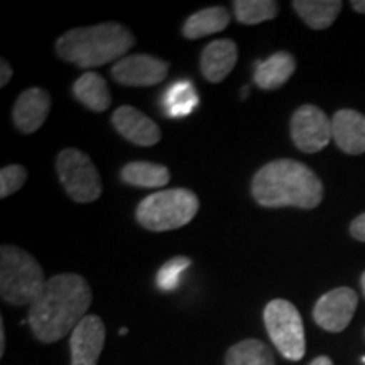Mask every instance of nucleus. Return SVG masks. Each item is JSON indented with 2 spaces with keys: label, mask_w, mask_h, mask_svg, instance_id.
Instances as JSON below:
<instances>
[{
  "label": "nucleus",
  "mask_w": 365,
  "mask_h": 365,
  "mask_svg": "<svg viewBox=\"0 0 365 365\" xmlns=\"http://www.w3.org/2000/svg\"><path fill=\"white\" fill-rule=\"evenodd\" d=\"M112 124L124 139L140 148H150L161 140V129L156 122L130 105H122L113 112Z\"/></svg>",
  "instance_id": "12"
},
{
  "label": "nucleus",
  "mask_w": 365,
  "mask_h": 365,
  "mask_svg": "<svg viewBox=\"0 0 365 365\" xmlns=\"http://www.w3.org/2000/svg\"><path fill=\"white\" fill-rule=\"evenodd\" d=\"M134 44V34L125 26L105 22L66 31L56 41V53L78 68H97L110 61H120Z\"/></svg>",
  "instance_id": "3"
},
{
  "label": "nucleus",
  "mask_w": 365,
  "mask_h": 365,
  "mask_svg": "<svg viewBox=\"0 0 365 365\" xmlns=\"http://www.w3.org/2000/svg\"><path fill=\"white\" fill-rule=\"evenodd\" d=\"M198 105V95L190 81H176L164 95V108L171 117H186Z\"/></svg>",
  "instance_id": "23"
},
{
  "label": "nucleus",
  "mask_w": 365,
  "mask_h": 365,
  "mask_svg": "<svg viewBox=\"0 0 365 365\" xmlns=\"http://www.w3.org/2000/svg\"><path fill=\"white\" fill-rule=\"evenodd\" d=\"M359 304V296L352 287H335L317 301L313 318L323 330L339 333L344 331L352 322Z\"/></svg>",
  "instance_id": "9"
},
{
  "label": "nucleus",
  "mask_w": 365,
  "mask_h": 365,
  "mask_svg": "<svg viewBox=\"0 0 365 365\" xmlns=\"http://www.w3.org/2000/svg\"><path fill=\"white\" fill-rule=\"evenodd\" d=\"M234 12L240 24L255 26L274 19L279 14V4L274 0H235Z\"/></svg>",
  "instance_id": "22"
},
{
  "label": "nucleus",
  "mask_w": 365,
  "mask_h": 365,
  "mask_svg": "<svg viewBox=\"0 0 365 365\" xmlns=\"http://www.w3.org/2000/svg\"><path fill=\"white\" fill-rule=\"evenodd\" d=\"M191 259L185 255H178L168 261L159 269L156 276V284L161 291H175L181 282V276L190 267Z\"/></svg>",
  "instance_id": "24"
},
{
  "label": "nucleus",
  "mask_w": 365,
  "mask_h": 365,
  "mask_svg": "<svg viewBox=\"0 0 365 365\" xmlns=\"http://www.w3.org/2000/svg\"><path fill=\"white\" fill-rule=\"evenodd\" d=\"M254 200L264 208H317L323 200V185L307 164L294 159H276L255 173Z\"/></svg>",
  "instance_id": "2"
},
{
  "label": "nucleus",
  "mask_w": 365,
  "mask_h": 365,
  "mask_svg": "<svg viewBox=\"0 0 365 365\" xmlns=\"http://www.w3.org/2000/svg\"><path fill=\"white\" fill-rule=\"evenodd\" d=\"M91 289L78 274H56L49 277L41 294L29 308L31 330L43 344H54L73 333L86 317Z\"/></svg>",
  "instance_id": "1"
},
{
  "label": "nucleus",
  "mask_w": 365,
  "mask_h": 365,
  "mask_svg": "<svg viewBox=\"0 0 365 365\" xmlns=\"http://www.w3.org/2000/svg\"><path fill=\"white\" fill-rule=\"evenodd\" d=\"M6 352V328H4V322H0V357H4Z\"/></svg>",
  "instance_id": "28"
},
{
  "label": "nucleus",
  "mask_w": 365,
  "mask_h": 365,
  "mask_svg": "<svg viewBox=\"0 0 365 365\" xmlns=\"http://www.w3.org/2000/svg\"><path fill=\"white\" fill-rule=\"evenodd\" d=\"M350 235H352L355 240L365 242V213L359 215L352 223H350Z\"/></svg>",
  "instance_id": "26"
},
{
  "label": "nucleus",
  "mask_w": 365,
  "mask_h": 365,
  "mask_svg": "<svg viewBox=\"0 0 365 365\" xmlns=\"http://www.w3.org/2000/svg\"><path fill=\"white\" fill-rule=\"evenodd\" d=\"M105 344V325L97 314H86L70 336L71 365H97Z\"/></svg>",
  "instance_id": "11"
},
{
  "label": "nucleus",
  "mask_w": 365,
  "mask_h": 365,
  "mask_svg": "<svg viewBox=\"0 0 365 365\" xmlns=\"http://www.w3.org/2000/svg\"><path fill=\"white\" fill-rule=\"evenodd\" d=\"M51 110V97L41 86H33L22 91L14 105V124L22 134H34L41 129Z\"/></svg>",
  "instance_id": "13"
},
{
  "label": "nucleus",
  "mask_w": 365,
  "mask_h": 365,
  "mask_svg": "<svg viewBox=\"0 0 365 365\" xmlns=\"http://www.w3.org/2000/svg\"><path fill=\"white\" fill-rule=\"evenodd\" d=\"M264 323L274 346L287 360L298 362L307 354L303 319L298 308L286 299H272L264 309Z\"/></svg>",
  "instance_id": "6"
},
{
  "label": "nucleus",
  "mask_w": 365,
  "mask_h": 365,
  "mask_svg": "<svg viewBox=\"0 0 365 365\" xmlns=\"http://www.w3.org/2000/svg\"><path fill=\"white\" fill-rule=\"evenodd\" d=\"M309 365H333V362H331V359H328V357H325V355H322V357L314 359Z\"/></svg>",
  "instance_id": "30"
},
{
  "label": "nucleus",
  "mask_w": 365,
  "mask_h": 365,
  "mask_svg": "<svg viewBox=\"0 0 365 365\" xmlns=\"http://www.w3.org/2000/svg\"><path fill=\"white\" fill-rule=\"evenodd\" d=\"M39 262L16 245H2L0 249V296L14 307L33 304L46 284Z\"/></svg>",
  "instance_id": "4"
},
{
  "label": "nucleus",
  "mask_w": 365,
  "mask_h": 365,
  "mask_svg": "<svg viewBox=\"0 0 365 365\" xmlns=\"http://www.w3.org/2000/svg\"><path fill=\"white\" fill-rule=\"evenodd\" d=\"M170 65L150 54H127L112 66V78L124 86H154L166 80Z\"/></svg>",
  "instance_id": "10"
},
{
  "label": "nucleus",
  "mask_w": 365,
  "mask_h": 365,
  "mask_svg": "<svg viewBox=\"0 0 365 365\" xmlns=\"http://www.w3.org/2000/svg\"><path fill=\"white\" fill-rule=\"evenodd\" d=\"M331 135L335 144L350 154L359 156L365 153V115L357 110L344 108L331 118Z\"/></svg>",
  "instance_id": "14"
},
{
  "label": "nucleus",
  "mask_w": 365,
  "mask_h": 365,
  "mask_svg": "<svg viewBox=\"0 0 365 365\" xmlns=\"http://www.w3.org/2000/svg\"><path fill=\"white\" fill-rule=\"evenodd\" d=\"M362 362H364V364H365V357H364V359H362Z\"/></svg>",
  "instance_id": "32"
},
{
  "label": "nucleus",
  "mask_w": 365,
  "mask_h": 365,
  "mask_svg": "<svg viewBox=\"0 0 365 365\" xmlns=\"http://www.w3.org/2000/svg\"><path fill=\"white\" fill-rule=\"evenodd\" d=\"M237 58H239V49H237L234 41L217 39L212 41L203 49L202 59H200V68H202L203 76L208 81L220 83L234 70Z\"/></svg>",
  "instance_id": "15"
},
{
  "label": "nucleus",
  "mask_w": 365,
  "mask_h": 365,
  "mask_svg": "<svg viewBox=\"0 0 365 365\" xmlns=\"http://www.w3.org/2000/svg\"><path fill=\"white\" fill-rule=\"evenodd\" d=\"M27 181V171L21 164H11L0 171V198H7L19 191Z\"/></svg>",
  "instance_id": "25"
},
{
  "label": "nucleus",
  "mask_w": 365,
  "mask_h": 365,
  "mask_svg": "<svg viewBox=\"0 0 365 365\" xmlns=\"http://www.w3.org/2000/svg\"><path fill=\"white\" fill-rule=\"evenodd\" d=\"M296 59L291 53L279 51L264 59L255 68L254 81L262 90H277L293 76Z\"/></svg>",
  "instance_id": "16"
},
{
  "label": "nucleus",
  "mask_w": 365,
  "mask_h": 365,
  "mask_svg": "<svg viewBox=\"0 0 365 365\" xmlns=\"http://www.w3.org/2000/svg\"><path fill=\"white\" fill-rule=\"evenodd\" d=\"M360 284H362V289H364V293H365V272L362 274V277H360Z\"/></svg>",
  "instance_id": "31"
},
{
  "label": "nucleus",
  "mask_w": 365,
  "mask_h": 365,
  "mask_svg": "<svg viewBox=\"0 0 365 365\" xmlns=\"http://www.w3.org/2000/svg\"><path fill=\"white\" fill-rule=\"evenodd\" d=\"M294 11L312 29H327L344 7L340 0H294Z\"/></svg>",
  "instance_id": "20"
},
{
  "label": "nucleus",
  "mask_w": 365,
  "mask_h": 365,
  "mask_svg": "<svg viewBox=\"0 0 365 365\" xmlns=\"http://www.w3.org/2000/svg\"><path fill=\"white\" fill-rule=\"evenodd\" d=\"M350 6H352L355 12L365 14V0H352V2H350Z\"/></svg>",
  "instance_id": "29"
},
{
  "label": "nucleus",
  "mask_w": 365,
  "mask_h": 365,
  "mask_svg": "<svg viewBox=\"0 0 365 365\" xmlns=\"http://www.w3.org/2000/svg\"><path fill=\"white\" fill-rule=\"evenodd\" d=\"M120 180L137 188H163L171 180L166 166L149 161H132L120 171Z\"/></svg>",
  "instance_id": "19"
},
{
  "label": "nucleus",
  "mask_w": 365,
  "mask_h": 365,
  "mask_svg": "<svg viewBox=\"0 0 365 365\" xmlns=\"http://www.w3.org/2000/svg\"><path fill=\"white\" fill-rule=\"evenodd\" d=\"M198 208L200 200L193 191L173 188L145 196L137 205L135 218L150 232H168L188 225Z\"/></svg>",
  "instance_id": "5"
},
{
  "label": "nucleus",
  "mask_w": 365,
  "mask_h": 365,
  "mask_svg": "<svg viewBox=\"0 0 365 365\" xmlns=\"http://www.w3.org/2000/svg\"><path fill=\"white\" fill-rule=\"evenodd\" d=\"M331 137V120L317 105H301L291 117V139L301 153H319Z\"/></svg>",
  "instance_id": "8"
},
{
  "label": "nucleus",
  "mask_w": 365,
  "mask_h": 365,
  "mask_svg": "<svg viewBox=\"0 0 365 365\" xmlns=\"http://www.w3.org/2000/svg\"><path fill=\"white\" fill-rule=\"evenodd\" d=\"M12 66L9 65L7 59H0V86H6L12 80Z\"/></svg>",
  "instance_id": "27"
},
{
  "label": "nucleus",
  "mask_w": 365,
  "mask_h": 365,
  "mask_svg": "<svg viewBox=\"0 0 365 365\" xmlns=\"http://www.w3.org/2000/svg\"><path fill=\"white\" fill-rule=\"evenodd\" d=\"M73 95L80 103L93 112H105L112 103V95L107 80L98 73L88 71L73 85Z\"/></svg>",
  "instance_id": "17"
},
{
  "label": "nucleus",
  "mask_w": 365,
  "mask_h": 365,
  "mask_svg": "<svg viewBox=\"0 0 365 365\" xmlns=\"http://www.w3.org/2000/svg\"><path fill=\"white\" fill-rule=\"evenodd\" d=\"M230 24V12L225 7H207L195 12L182 26L186 39H202L205 36L222 33Z\"/></svg>",
  "instance_id": "18"
},
{
  "label": "nucleus",
  "mask_w": 365,
  "mask_h": 365,
  "mask_svg": "<svg viewBox=\"0 0 365 365\" xmlns=\"http://www.w3.org/2000/svg\"><path fill=\"white\" fill-rule=\"evenodd\" d=\"M56 171L73 202L91 203L102 195V180L97 166L81 150L73 148L61 150L56 159Z\"/></svg>",
  "instance_id": "7"
},
{
  "label": "nucleus",
  "mask_w": 365,
  "mask_h": 365,
  "mask_svg": "<svg viewBox=\"0 0 365 365\" xmlns=\"http://www.w3.org/2000/svg\"><path fill=\"white\" fill-rule=\"evenodd\" d=\"M225 365H274V354L264 341L247 339L228 349Z\"/></svg>",
  "instance_id": "21"
}]
</instances>
